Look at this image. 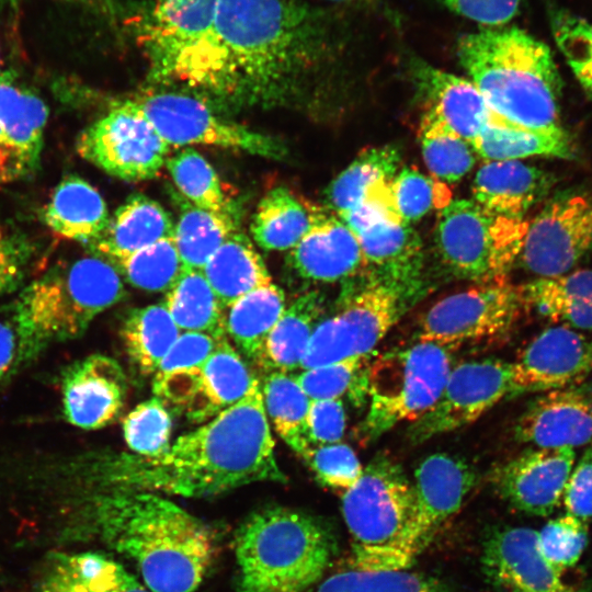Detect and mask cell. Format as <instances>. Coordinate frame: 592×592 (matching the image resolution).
<instances>
[{
    "mask_svg": "<svg viewBox=\"0 0 592 592\" xmlns=\"http://www.w3.org/2000/svg\"><path fill=\"white\" fill-rule=\"evenodd\" d=\"M261 383L162 453L104 452L79 464V489H124L163 496L210 497L255 482H283Z\"/></svg>",
    "mask_w": 592,
    "mask_h": 592,
    "instance_id": "obj_1",
    "label": "cell"
},
{
    "mask_svg": "<svg viewBox=\"0 0 592 592\" xmlns=\"http://www.w3.org/2000/svg\"><path fill=\"white\" fill-rule=\"evenodd\" d=\"M70 528L132 559L152 592H194L216 553L212 528L160 493L79 489Z\"/></svg>",
    "mask_w": 592,
    "mask_h": 592,
    "instance_id": "obj_2",
    "label": "cell"
},
{
    "mask_svg": "<svg viewBox=\"0 0 592 592\" xmlns=\"http://www.w3.org/2000/svg\"><path fill=\"white\" fill-rule=\"evenodd\" d=\"M330 31L325 12L301 0H217L220 98L281 101L326 50Z\"/></svg>",
    "mask_w": 592,
    "mask_h": 592,
    "instance_id": "obj_3",
    "label": "cell"
},
{
    "mask_svg": "<svg viewBox=\"0 0 592 592\" xmlns=\"http://www.w3.org/2000/svg\"><path fill=\"white\" fill-rule=\"evenodd\" d=\"M457 57L496 117L567 134L559 114L561 79L546 44L516 26L480 27L459 37Z\"/></svg>",
    "mask_w": 592,
    "mask_h": 592,
    "instance_id": "obj_4",
    "label": "cell"
},
{
    "mask_svg": "<svg viewBox=\"0 0 592 592\" xmlns=\"http://www.w3.org/2000/svg\"><path fill=\"white\" fill-rule=\"evenodd\" d=\"M125 295L119 272L95 254L54 266L31 282L12 309L19 340L14 371L50 344L80 337Z\"/></svg>",
    "mask_w": 592,
    "mask_h": 592,
    "instance_id": "obj_5",
    "label": "cell"
},
{
    "mask_svg": "<svg viewBox=\"0 0 592 592\" xmlns=\"http://www.w3.org/2000/svg\"><path fill=\"white\" fill-rule=\"evenodd\" d=\"M235 551L239 592H306L323 578L335 545L314 516L269 506L240 525Z\"/></svg>",
    "mask_w": 592,
    "mask_h": 592,
    "instance_id": "obj_6",
    "label": "cell"
},
{
    "mask_svg": "<svg viewBox=\"0 0 592 592\" xmlns=\"http://www.w3.org/2000/svg\"><path fill=\"white\" fill-rule=\"evenodd\" d=\"M342 514L351 536L353 569H408L413 551V485L399 465L373 459L342 497Z\"/></svg>",
    "mask_w": 592,
    "mask_h": 592,
    "instance_id": "obj_7",
    "label": "cell"
},
{
    "mask_svg": "<svg viewBox=\"0 0 592 592\" xmlns=\"http://www.w3.org/2000/svg\"><path fill=\"white\" fill-rule=\"evenodd\" d=\"M217 0H153L139 20L138 38L150 76L221 95L224 68L215 32Z\"/></svg>",
    "mask_w": 592,
    "mask_h": 592,
    "instance_id": "obj_8",
    "label": "cell"
},
{
    "mask_svg": "<svg viewBox=\"0 0 592 592\" xmlns=\"http://www.w3.org/2000/svg\"><path fill=\"white\" fill-rule=\"evenodd\" d=\"M452 367L451 349L424 341L369 360V406L362 434L376 439L399 423L418 420L437 400Z\"/></svg>",
    "mask_w": 592,
    "mask_h": 592,
    "instance_id": "obj_9",
    "label": "cell"
},
{
    "mask_svg": "<svg viewBox=\"0 0 592 592\" xmlns=\"http://www.w3.org/2000/svg\"><path fill=\"white\" fill-rule=\"evenodd\" d=\"M346 291L340 308L317 326L300 364L307 369L348 357L369 356L406 311L424 293L414 286L363 273Z\"/></svg>",
    "mask_w": 592,
    "mask_h": 592,
    "instance_id": "obj_10",
    "label": "cell"
},
{
    "mask_svg": "<svg viewBox=\"0 0 592 592\" xmlns=\"http://www.w3.org/2000/svg\"><path fill=\"white\" fill-rule=\"evenodd\" d=\"M528 221L497 215L474 200H452L439 213L435 246L456 277L477 284L506 278L520 257Z\"/></svg>",
    "mask_w": 592,
    "mask_h": 592,
    "instance_id": "obj_11",
    "label": "cell"
},
{
    "mask_svg": "<svg viewBox=\"0 0 592 592\" xmlns=\"http://www.w3.org/2000/svg\"><path fill=\"white\" fill-rule=\"evenodd\" d=\"M525 300L521 286L501 280L478 284L434 304L423 316L418 341L453 349L505 335Z\"/></svg>",
    "mask_w": 592,
    "mask_h": 592,
    "instance_id": "obj_12",
    "label": "cell"
},
{
    "mask_svg": "<svg viewBox=\"0 0 592 592\" xmlns=\"http://www.w3.org/2000/svg\"><path fill=\"white\" fill-rule=\"evenodd\" d=\"M76 148L88 162L126 181L157 177L170 150L134 100L115 105L83 129Z\"/></svg>",
    "mask_w": 592,
    "mask_h": 592,
    "instance_id": "obj_13",
    "label": "cell"
},
{
    "mask_svg": "<svg viewBox=\"0 0 592 592\" xmlns=\"http://www.w3.org/2000/svg\"><path fill=\"white\" fill-rule=\"evenodd\" d=\"M134 102L170 147L209 145L276 160L286 155L278 139L221 117L194 96L162 92Z\"/></svg>",
    "mask_w": 592,
    "mask_h": 592,
    "instance_id": "obj_14",
    "label": "cell"
},
{
    "mask_svg": "<svg viewBox=\"0 0 592 592\" xmlns=\"http://www.w3.org/2000/svg\"><path fill=\"white\" fill-rule=\"evenodd\" d=\"M517 394L513 363L485 358L453 366L435 403L408 428L423 443L476 421L509 395Z\"/></svg>",
    "mask_w": 592,
    "mask_h": 592,
    "instance_id": "obj_15",
    "label": "cell"
},
{
    "mask_svg": "<svg viewBox=\"0 0 592 592\" xmlns=\"http://www.w3.org/2000/svg\"><path fill=\"white\" fill-rule=\"evenodd\" d=\"M592 249V198L566 192L528 221L520 259L538 277L566 274Z\"/></svg>",
    "mask_w": 592,
    "mask_h": 592,
    "instance_id": "obj_16",
    "label": "cell"
},
{
    "mask_svg": "<svg viewBox=\"0 0 592 592\" xmlns=\"http://www.w3.org/2000/svg\"><path fill=\"white\" fill-rule=\"evenodd\" d=\"M482 568L500 592H587L562 579L542 555L537 531L505 526L491 533L482 548Z\"/></svg>",
    "mask_w": 592,
    "mask_h": 592,
    "instance_id": "obj_17",
    "label": "cell"
},
{
    "mask_svg": "<svg viewBox=\"0 0 592 592\" xmlns=\"http://www.w3.org/2000/svg\"><path fill=\"white\" fill-rule=\"evenodd\" d=\"M574 459L570 446L528 449L494 469L492 481L515 509L547 516L561 502Z\"/></svg>",
    "mask_w": 592,
    "mask_h": 592,
    "instance_id": "obj_18",
    "label": "cell"
},
{
    "mask_svg": "<svg viewBox=\"0 0 592 592\" xmlns=\"http://www.w3.org/2000/svg\"><path fill=\"white\" fill-rule=\"evenodd\" d=\"M61 392L67 422L83 430H98L119 415L127 380L117 361L104 354H92L66 368Z\"/></svg>",
    "mask_w": 592,
    "mask_h": 592,
    "instance_id": "obj_19",
    "label": "cell"
},
{
    "mask_svg": "<svg viewBox=\"0 0 592 592\" xmlns=\"http://www.w3.org/2000/svg\"><path fill=\"white\" fill-rule=\"evenodd\" d=\"M476 482L475 469L457 456L436 453L419 464L413 483L415 557L426 548L441 525L459 510Z\"/></svg>",
    "mask_w": 592,
    "mask_h": 592,
    "instance_id": "obj_20",
    "label": "cell"
},
{
    "mask_svg": "<svg viewBox=\"0 0 592 592\" xmlns=\"http://www.w3.org/2000/svg\"><path fill=\"white\" fill-rule=\"evenodd\" d=\"M512 363L517 394L577 385L592 372V340L565 326L551 327Z\"/></svg>",
    "mask_w": 592,
    "mask_h": 592,
    "instance_id": "obj_21",
    "label": "cell"
},
{
    "mask_svg": "<svg viewBox=\"0 0 592 592\" xmlns=\"http://www.w3.org/2000/svg\"><path fill=\"white\" fill-rule=\"evenodd\" d=\"M288 258L299 277L310 282L334 283L365 272L356 235L338 215L316 206L309 229Z\"/></svg>",
    "mask_w": 592,
    "mask_h": 592,
    "instance_id": "obj_22",
    "label": "cell"
},
{
    "mask_svg": "<svg viewBox=\"0 0 592 592\" xmlns=\"http://www.w3.org/2000/svg\"><path fill=\"white\" fill-rule=\"evenodd\" d=\"M515 436L538 448L592 442V389L572 385L545 391L520 415Z\"/></svg>",
    "mask_w": 592,
    "mask_h": 592,
    "instance_id": "obj_23",
    "label": "cell"
},
{
    "mask_svg": "<svg viewBox=\"0 0 592 592\" xmlns=\"http://www.w3.org/2000/svg\"><path fill=\"white\" fill-rule=\"evenodd\" d=\"M417 91L432 113L448 128L471 143L494 117L478 88L467 78L412 59Z\"/></svg>",
    "mask_w": 592,
    "mask_h": 592,
    "instance_id": "obj_24",
    "label": "cell"
},
{
    "mask_svg": "<svg viewBox=\"0 0 592 592\" xmlns=\"http://www.w3.org/2000/svg\"><path fill=\"white\" fill-rule=\"evenodd\" d=\"M554 182L550 173L520 160L487 161L475 175L473 200L497 215L524 218Z\"/></svg>",
    "mask_w": 592,
    "mask_h": 592,
    "instance_id": "obj_25",
    "label": "cell"
},
{
    "mask_svg": "<svg viewBox=\"0 0 592 592\" xmlns=\"http://www.w3.org/2000/svg\"><path fill=\"white\" fill-rule=\"evenodd\" d=\"M365 273L414 286L422 277L423 246L418 232L401 219L380 220L356 235Z\"/></svg>",
    "mask_w": 592,
    "mask_h": 592,
    "instance_id": "obj_26",
    "label": "cell"
},
{
    "mask_svg": "<svg viewBox=\"0 0 592 592\" xmlns=\"http://www.w3.org/2000/svg\"><path fill=\"white\" fill-rule=\"evenodd\" d=\"M47 117L48 110L37 94L10 71L0 72V127L22 178L39 163Z\"/></svg>",
    "mask_w": 592,
    "mask_h": 592,
    "instance_id": "obj_27",
    "label": "cell"
},
{
    "mask_svg": "<svg viewBox=\"0 0 592 592\" xmlns=\"http://www.w3.org/2000/svg\"><path fill=\"white\" fill-rule=\"evenodd\" d=\"M35 592H152L119 562L99 553L54 555Z\"/></svg>",
    "mask_w": 592,
    "mask_h": 592,
    "instance_id": "obj_28",
    "label": "cell"
},
{
    "mask_svg": "<svg viewBox=\"0 0 592 592\" xmlns=\"http://www.w3.org/2000/svg\"><path fill=\"white\" fill-rule=\"evenodd\" d=\"M173 227L170 215L158 202L144 194H133L89 244L95 255L112 262L172 237Z\"/></svg>",
    "mask_w": 592,
    "mask_h": 592,
    "instance_id": "obj_29",
    "label": "cell"
},
{
    "mask_svg": "<svg viewBox=\"0 0 592 592\" xmlns=\"http://www.w3.org/2000/svg\"><path fill=\"white\" fill-rule=\"evenodd\" d=\"M257 378L226 334L219 335L201 369L196 391L185 408L187 418L194 422L208 421L239 402Z\"/></svg>",
    "mask_w": 592,
    "mask_h": 592,
    "instance_id": "obj_30",
    "label": "cell"
},
{
    "mask_svg": "<svg viewBox=\"0 0 592 592\" xmlns=\"http://www.w3.org/2000/svg\"><path fill=\"white\" fill-rule=\"evenodd\" d=\"M44 223L64 239L91 243L106 228L107 206L86 180L69 175L55 187L43 213Z\"/></svg>",
    "mask_w": 592,
    "mask_h": 592,
    "instance_id": "obj_31",
    "label": "cell"
},
{
    "mask_svg": "<svg viewBox=\"0 0 592 592\" xmlns=\"http://www.w3.org/2000/svg\"><path fill=\"white\" fill-rule=\"evenodd\" d=\"M202 272L225 310L248 293L272 283L253 243L238 231L215 251Z\"/></svg>",
    "mask_w": 592,
    "mask_h": 592,
    "instance_id": "obj_32",
    "label": "cell"
},
{
    "mask_svg": "<svg viewBox=\"0 0 592 592\" xmlns=\"http://www.w3.org/2000/svg\"><path fill=\"white\" fill-rule=\"evenodd\" d=\"M325 299L317 292H306L286 304L265 341L259 365L269 372L288 373L300 368L310 339L325 318Z\"/></svg>",
    "mask_w": 592,
    "mask_h": 592,
    "instance_id": "obj_33",
    "label": "cell"
},
{
    "mask_svg": "<svg viewBox=\"0 0 592 592\" xmlns=\"http://www.w3.org/2000/svg\"><path fill=\"white\" fill-rule=\"evenodd\" d=\"M525 305L554 321L592 330V270L537 277L522 285Z\"/></svg>",
    "mask_w": 592,
    "mask_h": 592,
    "instance_id": "obj_34",
    "label": "cell"
},
{
    "mask_svg": "<svg viewBox=\"0 0 592 592\" xmlns=\"http://www.w3.org/2000/svg\"><path fill=\"white\" fill-rule=\"evenodd\" d=\"M285 307L281 288L273 283L259 287L225 310V334L241 355L259 365L265 341Z\"/></svg>",
    "mask_w": 592,
    "mask_h": 592,
    "instance_id": "obj_35",
    "label": "cell"
},
{
    "mask_svg": "<svg viewBox=\"0 0 592 592\" xmlns=\"http://www.w3.org/2000/svg\"><path fill=\"white\" fill-rule=\"evenodd\" d=\"M477 156L486 161L520 160L544 156L560 159L574 157L573 145L566 135L526 129L493 117L470 143Z\"/></svg>",
    "mask_w": 592,
    "mask_h": 592,
    "instance_id": "obj_36",
    "label": "cell"
},
{
    "mask_svg": "<svg viewBox=\"0 0 592 592\" xmlns=\"http://www.w3.org/2000/svg\"><path fill=\"white\" fill-rule=\"evenodd\" d=\"M311 224V207L289 190H270L255 209L250 231L255 243L267 251L292 250Z\"/></svg>",
    "mask_w": 592,
    "mask_h": 592,
    "instance_id": "obj_37",
    "label": "cell"
},
{
    "mask_svg": "<svg viewBox=\"0 0 592 592\" xmlns=\"http://www.w3.org/2000/svg\"><path fill=\"white\" fill-rule=\"evenodd\" d=\"M261 383L267 419L282 440L300 457L312 446L308 437V413L311 399L296 376L271 371Z\"/></svg>",
    "mask_w": 592,
    "mask_h": 592,
    "instance_id": "obj_38",
    "label": "cell"
},
{
    "mask_svg": "<svg viewBox=\"0 0 592 592\" xmlns=\"http://www.w3.org/2000/svg\"><path fill=\"white\" fill-rule=\"evenodd\" d=\"M180 333L163 303L130 310L122 326L126 353L143 375L155 374Z\"/></svg>",
    "mask_w": 592,
    "mask_h": 592,
    "instance_id": "obj_39",
    "label": "cell"
},
{
    "mask_svg": "<svg viewBox=\"0 0 592 592\" xmlns=\"http://www.w3.org/2000/svg\"><path fill=\"white\" fill-rule=\"evenodd\" d=\"M163 304L181 332L225 334V309L201 270L185 267Z\"/></svg>",
    "mask_w": 592,
    "mask_h": 592,
    "instance_id": "obj_40",
    "label": "cell"
},
{
    "mask_svg": "<svg viewBox=\"0 0 592 592\" xmlns=\"http://www.w3.org/2000/svg\"><path fill=\"white\" fill-rule=\"evenodd\" d=\"M400 161V152L394 146L364 149L328 186L326 197L329 207L338 216L348 213L375 184L391 180Z\"/></svg>",
    "mask_w": 592,
    "mask_h": 592,
    "instance_id": "obj_41",
    "label": "cell"
},
{
    "mask_svg": "<svg viewBox=\"0 0 592 592\" xmlns=\"http://www.w3.org/2000/svg\"><path fill=\"white\" fill-rule=\"evenodd\" d=\"M235 231L232 215L197 207L184 198L172 237L183 265L202 271L208 259Z\"/></svg>",
    "mask_w": 592,
    "mask_h": 592,
    "instance_id": "obj_42",
    "label": "cell"
},
{
    "mask_svg": "<svg viewBox=\"0 0 592 592\" xmlns=\"http://www.w3.org/2000/svg\"><path fill=\"white\" fill-rule=\"evenodd\" d=\"M419 138L425 166L443 183L459 181L476 162L470 143L430 112L421 117Z\"/></svg>",
    "mask_w": 592,
    "mask_h": 592,
    "instance_id": "obj_43",
    "label": "cell"
},
{
    "mask_svg": "<svg viewBox=\"0 0 592 592\" xmlns=\"http://www.w3.org/2000/svg\"><path fill=\"white\" fill-rule=\"evenodd\" d=\"M166 164L182 197L197 207L234 216L215 169L196 150L185 148Z\"/></svg>",
    "mask_w": 592,
    "mask_h": 592,
    "instance_id": "obj_44",
    "label": "cell"
},
{
    "mask_svg": "<svg viewBox=\"0 0 592 592\" xmlns=\"http://www.w3.org/2000/svg\"><path fill=\"white\" fill-rule=\"evenodd\" d=\"M110 263L128 283L147 292H167L185 269L173 237Z\"/></svg>",
    "mask_w": 592,
    "mask_h": 592,
    "instance_id": "obj_45",
    "label": "cell"
},
{
    "mask_svg": "<svg viewBox=\"0 0 592 592\" xmlns=\"http://www.w3.org/2000/svg\"><path fill=\"white\" fill-rule=\"evenodd\" d=\"M369 360V356L348 357L303 369L295 376L311 400L341 399L346 394L364 398L367 395L366 371Z\"/></svg>",
    "mask_w": 592,
    "mask_h": 592,
    "instance_id": "obj_46",
    "label": "cell"
},
{
    "mask_svg": "<svg viewBox=\"0 0 592 592\" xmlns=\"http://www.w3.org/2000/svg\"><path fill=\"white\" fill-rule=\"evenodd\" d=\"M306 592H440L424 577L407 569L362 571L352 569L321 579Z\"/></svg>",
    "mask_w": 592,
    "mask_h": 592,
    "instance_id": "obj_47",
    "label": "cell"
},
{
    "mask_svg": "<svg viewBox=\"0 0 592 592\" xmlns=\"http://www.w3.org/2000/svg\"><path fill=\"white\" fill-rule=\"evenodd\" d=\"M172 419L157 396L137 405L123 420V434L134 454L153 456L170 446Z\"/></svg>",
    "mask_w": 592,
    "mask_h": 592,
    "instance_id": "obj_48",
    "label": "cell"
},
{
    "mask_svg": "<svg viewBox=\"0 0 592 592\" xmlns=\"http://www.w3.org/2000/svg\"><path fill=\"white\" fill-rule=\"evenodd\" d=\"M391 193L397 213L407 224L419 220L433 208L441 210L452 201L445 183L411 167L396 173Z\"/></svg>",
    "mask_w": 592,
    "mask_h": 592,
    "instance_id": "obj_49",
    "label": "cell"
},
{
    "mask_svg": "<svg viewBox=\"0 0 592 592\" xmlns=\"http://www.w3.org/2000/svg\"><path fill=\"white\" fill-rule=\"evenodd\" d=\"M588 523L568 513L548 521L537 531L538 548L559 572L573 567L588 545Z\"/></svg>",
    "mask_w": 592,
    "mask_h": 592,
    "instance_id": "obj_50",
    "label": "cell"
},
{
    "mask_svg": "<svg viewBox=\"0 0 592 592\" xmlns=\"http://www.w3.org/2000/svg\"><path fill=\"white\" fill-rule=\"evenodd\" d=\"M301 458L322 485L344 491L358 480L364 468L355 452L340 442L311 446Z\"/></svg>",
    "mask_w": 592,
    "mask_h": 592,
    "instance_id": "obj_51",
    "label": "cell"
},
{
    "mask_svg": "<svg viewBox=\"0 0 592 592\" xmlns=\"http://www.w3.org/2000/svg\"><path fill=\"white\" fill-rule=\"evenodd\" d=\"M555 41L572 72L587 92L592 94V39L578 26L577 16L561 10L551 13Z\"/></svg>",
    "mask_w": 592,
    "mask_h": 592,
    "instance_id": "obj_52",
    "label": "cell"
},
{
    "mask_svg": "<svg viewBox=\"0 0 592 592\" xmlns=\"http://www.w3.org/2000/svg\"><path fill=\"white\" fill-rule=\"evenodd\" d=\"M35 254L34 243L0 221V297L19 286Z\"/></svg>",
    "mask_w": 592,
    "mask_h": 592,
    "instance_id": "obj_53",
    "label": "cell"
},
{
    "mask_svg": "<svg viewBox=\"0 0 592 592\" xmlns=\"http://www.w3.org/2000/svg\"><path fill=\"white\" fill-rule=\"evenodd\" d=\"M218 337L203 332H181L160 362L153 379L201 368L214 351Z\"/></svg>",
    "mask_w": 592,
    "mask_h": 592,
    "instance_id": "obj_54",
    "label": "cell"
},
{
    "mask_svg": "<svg viewBox=\"0 0 592 592\" xmlns=\"http://www.w3.org/2000/svg\"><path fill=\"white\" fill-rule=\"evenodd\" d=\"M346 415L342 400H311L308 413V437L312 446L339 443L344 435Z\"/></svg>",
    "mask_w": 592,
    "mask_h": 592,
    "instance_id": "obj_55",
    "label": "cell"
},
{
    "mask_svg": "<svg viewBox=\"0 0 592 592\" xmlns=\"http://www.w3.org/2000/svg\"><path fill=\"white\" fill-rule=\"evenodd\" d=\"M451 12L481 27L503 26L519 12L522 0H437Z\"/></svg>",
    "mask_w": 592,
    "mask_h": 592,
    "instance_id": "obj_56",
    "label": "cell"
},
{
    "mask_svg": "<svg viewBox=\"0 0 592 592\" xmlns=\"http://www.w3.org/2000/svg\"><path fill=\"white\" fill-rule=\"evenodd\" d=\"M562 499L566 513L587 523L592 520V442L573 466Z\"/></svg>",
    "mask_w": 592,
    "mask_h": 592,
    "instance_id": "obj_57",
    "label": "cell"
},
{
    "mask_svg": "<svg viewBox=\"0 0 592 592\" xmlns=\"http://www.w3.org/2000/svg\"><path fill=\"white\" fill-rule=\"evenodd\" d=\"M19 340L11 312L10 318H0V380L14 372Z\"/></svg>",
    "mask_w": 592,
    "mask_h": 592,
    "instance_id": "obj_58",
    "label": "cell"
},
{
    "mask_svg": "<svg viewBox=\"0 0 592 592\" xmlns=\"http://www.w3.org/2000/svg\"><path fill=\"white\" fill-rule=\"evenodd\" d=\"M21 178L14 153L0 127V186Z\"/></svg>",
    "mask_w": 592,
    "mask_h": 592,
    "instance_id": "obj_59",
    "label": "cell"
},
{
    "mask_svg": "<svg viewBox=\"0 0 592 592\" xmlns=\"http://www.w3.org/2000/svg\"><path fill=\"white\" fill-rule=\"evenodd\" d=\"M61 2L73 4L82 9L96 11L103 14H113L114 4L112 0H59Z\"/></svg>",
    "mask_w": 592,
    "mask_h": 592,
    "instance_id": "obj_60",
    "label": "cell"
},
{
    "mask_svg": "<svg viewBox=\"0 0 592 592\" xmlns=\"http://www.w3.org/2000/svg\"><path fill=\"white\" fill-rule=\"evenodd\" d=\"M577 23L581 32L592 39V23L577 16Z\"/></svg>",
    "mask_w": 592,
    "mask_h": 592,
    "instance_id": "obj_61",
    "label": "cell"
},
{
    "mask_svg": "<svg viewBox=\"0 0 592 592\" xmlns=\"http://www.w3.org/2000/svg\"><path fill=\"white\" fill-rule=\"evenodd\" d=\"M328 1H331V2H335V3H342V4H356V3H361L365 0H328Z\"/></svg>",
    "mask_w": 592,
    "mask_h": 592,
    "instance_id": "obj_62",
    "label": "cell"
}]
</instances>
